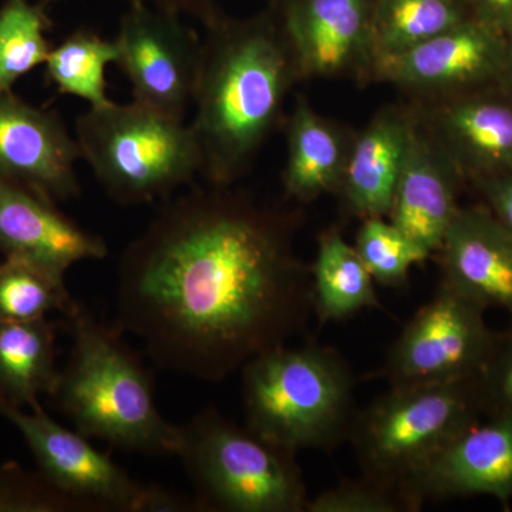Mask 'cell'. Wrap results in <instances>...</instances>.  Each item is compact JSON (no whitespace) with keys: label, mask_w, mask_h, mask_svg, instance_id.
<instances>
[{"label":"cell","mask_w":512,"mask_h":512,"mask_svg":"<svg viewBox=\"0 0 512 512\" xmlns=\"http://www.w3.org/2000/svg\"><path fill=\"white\" fill-rule=\"evenodd\" d=\"M299 218L228 187L195 188L158 211L121 256L117 323L163 369L218 383L301 335L311 268Z\"/></svg>","instance_id":"6da1fadb"},{"label":"cell","mask_w":512,"mask_h":512,"mask_svg":"<svg viewBox=\"0 0 512 512\" xmlns=\"http://www.w3.org/2000/svg\"><path fill=\"white\" fill-rule=\"evenodd\" d=\"M296 79L291 50L274 16H220L207 26L190 128L200 150V174L208 183L229 187L247 170L274 130Z\"/></svg>","instance_id":"7a4b0ae2"},{"label":"cell","mask_w":512,"mask_h":512,"mask_svg":"<svg viewBox=\"0 0 512 512\" xmlns=\"http://www.w3.org/2000/svg\"><path fill=\"white\" fill-rule=\"evenodd\" d=\"M64 325L73 346L53 399L76 430L123 450L177 456L180 426L158 412L153 380L123 332L80 303Z\"/></svg>","instance_id":"3957f363"},{"label":"cell","mask_w":512,"mask_h":512,"mask_svg":"<svg viewBox=\"0 0 512 512\" xmlns=\"http://www.w3.org/2000/svg\"><path fill=\"white\" fill-rule=\"evenodd\" d=\"M247 427L298 454L349 440L355 376L338 350L315 342L279 345L242 367Z\"/></svg>","instance_id":"277c9868"},{"label":"cell","mask_w":512,"mask_h":512,"mask_svg":"<svg viewBox=\"0 0 512 512\" xmlns=\"http://www.w3.org/2000/svg\"><path fill=\"white\" fill-rule=\"evenodd\" d=\"M177 456L200 511L305 512L296 454L208 409L180 426Z\"/></svg>","instance_id":"5b68a950"},{"label":"cell","mask_w":512,"mask_h":512,"mask_svg":"<svg viewBox=\"0 0 512 512\" xmlns=\"http://www.w3.org/2000/svg\"><path fill=\"white\" fill-rule=\"evenodd\" d=\"M76 141L103 190L124 205L168 197L201 170L190 126L134 101L90 107L77 117Z\"/></svg>","instance_id":"8992f818"},{"label":"cell","mask_w":512,"mask_h":512,"mask_svg":"<svg viewBox=\"0 0 512 512\" xmlns=\"http://www.w3.org/2000/svg\"><path fill=\"white\" fill-rule=\"evenodd\" d=\"M484 416L478 377L389 386L366 409L357 410L349 441L362 474L406 487L414 474Z\"/></svg>","instance_id":"52a82bcc"},{"label":"cell","mask_w":512,"mask_h":512,"mask_svg":"<svg viewBox=\"0 0 512 512\" xmlns=\"http://www.w3.org/2000/svg\"><path fill=\"white\" fill-rule=\"evenodd\" d=\"M0 414L22 434L40 473L93 511L165 512L171 493L138 483L86 436L53 420L39 402L30 412L0 400Z\"/></svg>","instance_id":"ba28073f"},{"label":"cell","mask_w":512,"mask_h":512,"mask_svg":"<svg viewBox=\"0 0 512 512\" xmlns=\"http://www.w3.org/2000/svg\"><path fill=\"white\" fill-rule=\"evenodd\" d=\"M484 312L440 284L394 340L377 376L389 386L476 379L497 338L485 323Z\"/></svg>","instance_id":"9c48e42d"},{"label":"cell","mask_w":512,"mask_h":512,"mask_svg":"<svg viewBox=\"0 0 512 512\" xmlns=\"http://www.w3.org/2000/svg\"><path fill=\"white\" fill-rule=\"evenodd\" d=\"M117 64L130 82L134 103L184 120L192 104L201 40L180 13L131 2L121 18Z\"/></svg>","instance_id":"30bf717a"},{"label":"cell","mask_w":512,"mask_h":512,"mask_svg":"<svg viewBox=\"0 0 512 512\" xmlns=\"http://www.w3.org/2000/svg\"><path fill=\"white\" fill-rule=\"evenodd\" d=\"M79 158L76 138L56 111L0 90V177L55 204L69 201L80 195Z\"/></svg>","instance_id":"8fae6325"},{"label":"cell","mask_w":512,"mask_h":512,"mask_svg":"<svg viewBox=\"0 0 512 512\" xmlns=\"http://www.w3.org/2000/svg\"><path fill=\"white\" fill-rule=\"evenodd\" d=\"M507 50V36L470 18L406 52L380 57L370 70L402 89L454 93L503 76Z\"/></svg>","instance_id":"7c38bea8"},{"label":"cell","mask_w":512,"mask_h":512,"mask_svg":"<svg viewBox=\"0 0 512 512\" xmlns=\"http://www.w3.org/2000/svg\"><path fill=\"white\" fill-rule=\"evenodd\" d=\"M372 0H279L278 25L298 79L372 66Z\"/></svg>","instance_id":"4fadbf2b"},{"label":"cell","mask_w":512,"mask_h":512,"mask_svg":"<svg viewBox=\"0 0 512 512\" xmlns=\"http://www.w3.org/2000/svg\"><path fill=\"white\" fill-rule=\"evenodd\" d=\"M407 490L427 500L491 497L512 501V414H495L464 431L414 474Z\"/></svg>","instance_id":"5bb4252c"},{"label":"cell","mask_w":512,"mask_h":512,"mask_svg":"<svg viewBox=\"0 0 512 512\" xmlns=\"http://www.w3.org/2000/svg\"><path fill=\"white\" fill-rule=\"evenodd\" d=\"M437 254L440 284L512 319V234L487 205L458 208Z\"/></svg>","instance_id":"9a60e30c"},{"label":"cell","mask_w":512,"mask_h":512,"mask_svg":"<svg viewBox=\"0 0 512 512\" xmlns=\"http://www.w3.org/2000/svg\"><path fill=\"white\" fill-rule=\"evenodd\" d=\"M0 252L64 278L77 262L106 258L107 245L63 215L55 202L0 177Z\"/></svg>","instance_id":"2e32d148"},{"label":"cell","mask_w":512,"mask_h":512,"mask_svg":"<svg viewBox=\"0 0 512 512\" xmlns=\"http://www.w3.org/2000/svg\"><path fill=\"white\" fill-rule=\"evenodd\" d=\"M461 177L446 151L417 124L387 220L431 255L437 254L460 208Z\"/></svg>","instance_id":"e0dca14e"},{"label":"cell","mask_w":512,"mask_h":512,"mask_svg":"<svg viewBox=\"0 0 512 512\" xmlns=\"http://www.w3.org/2000/svg\"><path fill=\"white\" fill-rule=\"evenodd\" d=\"M417 124L409 114L386 110L353 141L338 191L353 215L389 217Z\"/></svg>","instance_id":"ac0fdd59"},{"label":"cell","mask_w":512,"mask_h":512,"mask_svg":"<svg viewBox=\"0 0 512 512\" xmlns=\"http://www.w3.org/2000/svg\"><path fill=\"white\" fill-rule=\"evenodd\" d=\"M430 136L463 177L512 173V106L491 97H460L430 117Z\"/></svg>","instance_id":"d6986e66"},{"label":"cell","mask_w":512,"mask_h":512,"mask_svg":"<svg viewBox=\"0 0 512 512\" xmlns=\"http://www.w3.org/2000/svg\"><path fill=\"white\" fill-rule=\"evenodd\" d=\"M286 140L284 190L289 198L311 202L339 191L350 147L308 100L296 101L286 126Z\"/></svg>","instance_id":"ffe728a7"},{"label":"cell","mask_w":512,"mask_h":512,"mask_svg":"<svg viewBox=\"0 0 512 512\" xmlns=\"http://www.w3.org/2000/svg\"><path fill=\"white\" fill-rule=\"evenodd\" d=\"M60 325L46 318L0 320V400L25 409L39 402L40 394L53 397L60 380L56 366Z\"/></svg>","instance_id":"44dd1931"},{"label":"cell","mask_w":512,"mask_h":512,"mask_svg":"<svg viewBox=\"0 0 512 512\" xmlns=\"http://www.w3.org/2000/svg\"><path fill=\"white\" fill-rule=\"evenodd\" d=\"M312 276L313 313L320 322L352 318L365 309L379 308L375 279L339 232H323L315 261L309 266Z\"/></svg>","instance_id":"7402d4cb"},{"label":"cell","mask_w":512,"mask_h":512,"mask_svg":"<svg viewBox=\"0 0 512 512\" xmlns=\"http://www.w3.org/2000/svg\"><path fill=\"white\" fill-rule=\"evenodd\" d=\"M470 18L461 0H372V63L406 52Z\"/></svg>","instance_id":"603a6c76"},{"label":"cell","mask_w":512,"mask_h":512,"mask_svg":"<svg viewBox=\"0 0 512 512\" xmlns=\"http://www.w3.org/2000/svg\"><path fill=\"white\" fill-rule=\"evenodd\" d=\"M119 57L116 42L96 33L77 30L50 50L46 59V76L67 96L79 97L90 107L106 106V69Z\"/></svg>","instance_id":"cb8c5ba5"},{"label":"cell","mask_w":512,"mask_h":512,"mask_svg":"<svg viewBox=\"0 0 512 512\" xmlns=\"http://www.w3.org/2000/svg\"><path fill=\"white\" fill-rule=\"evenodd\" d=\"M76 303L64 278L42 266L16 256H5L0 262V320L29 322L53 311L66 316Z\"/></svg>","instance_id":"d4e9b609"},{"label":"cell","mask_w":512,"mask_h":512,"mask_svg":"<svg viewBox=\"0 0 512 512\" xmlns=\"http://www.w3.org/2000/svg\"><path fill=\"white\" fill-rule=\"evenodd\" d=\"M50 28L43 3L30 0H6L0 8V90H12L13 84L46 62Z\"/></svg>","instance_id":"484cf974"},{"label":"cell","mask_w":512,"mask_h":512,"mask_svg":"<svg viewBox=\"0 0 512 512\" xmlns=\"http://www.w3.org/2000/svg\"><path fill=\"white\" fill-rule=\"evenodd\" d=\"M355 248L375 282L393 288L406 284L413 266L431 256L387 218L363 220Z\"/></svg>","instance_id":"4316f807"},{"label":"cell","mask_w":512,"mask_h":512,"mask_svg":"<svg viewBox=\"0 0 512 512\" xmlns=\"http://www.w3.org/2000/svg\"><path fill=\"white\" fill-rule=\"evenodd\" d=\"M423 504L404 485L362 474L309 498L305 512H414Z\"/></svg>","instance_id":"83f0119b"},{"label":"cell","mask_w":512,"mask_h":512,"mask_svg":"<svg viewBox=\"0 0 512 512\" xmlns=\"http://www.w3.org/2000/svg\"><path fill=\"white\" fill-rule=\"evenodd\" d=\"M0 512H90L64 494L40 471L30 473L15 461L0 467Z\"/></svg>","instance_id":"f1b7e54d"},{"label":"cell","mask_w":512,"mask_h":512,"mask_svg":"<svg viewBox=\"0 0 512 512\" xmlns=\"http://www.w3.org/2000/svg\"><path fill=\"white\" fill-rule=\"evenodd\" d=\"M485 416L512 414V322L495 338L493 350L478 376Z\"/></svg>","instance_id":"f546056e"},{"label":"cell","mask_w":512,"mask_h":512,"mask_svg":"<svg viewBox=\"0 0 512 512\" xmlns=\"http://www.w3.org/2000/svg\"><path fill=\"white\" fill-rule=\"evenodd\" d=\"M473 184L485 205L512 234V173L476 178Z\"/></svg>","instance_id":"4dcf8cb0"},{"label":"cell","mask_w":512,"mask_h":512,"mask_svg":"<svg viewBox=\"0 0 512 512\" xmlns=\"http://www.w3.org/2000/svg\"><path fill=\"white\" fill-rule=\"evenodd\" d=\"M471 18L512 37V0H461Z\"/></svg>","instance_id":"1f68e13d"},{"label":"cell","mask_w":512,"mask_h":512,"mask_svg":"<svg viewBox=\"0 0 512 512\" xmlns=\"http://www.w3.org/2000/svg\"><path fill=\"white\" fill-rule=\"evenodd\" d=\"M131 2H136V0H131ZM140 2L173 10V12L180 13V15L187 13V15L201 20L205 28L221 16L218 13L217 6H215V0H140Z\"/></svg>","instance_id":"d6a6232c"},{"label":"cell","mask_w":512,"mask_h":512,"mask_svg":"<svg viewBox=\"0 0 512 512\" xmlns=\"http://www.w3.org/2000/svg\"><path fill=\"white\" fill-rule=\"evenodd\" d=\"M501 77L510 83L512 89V37H508L507 60H505L504 73Z\"/></svg>","instance_id":"836d02e7"}]
</instances>
